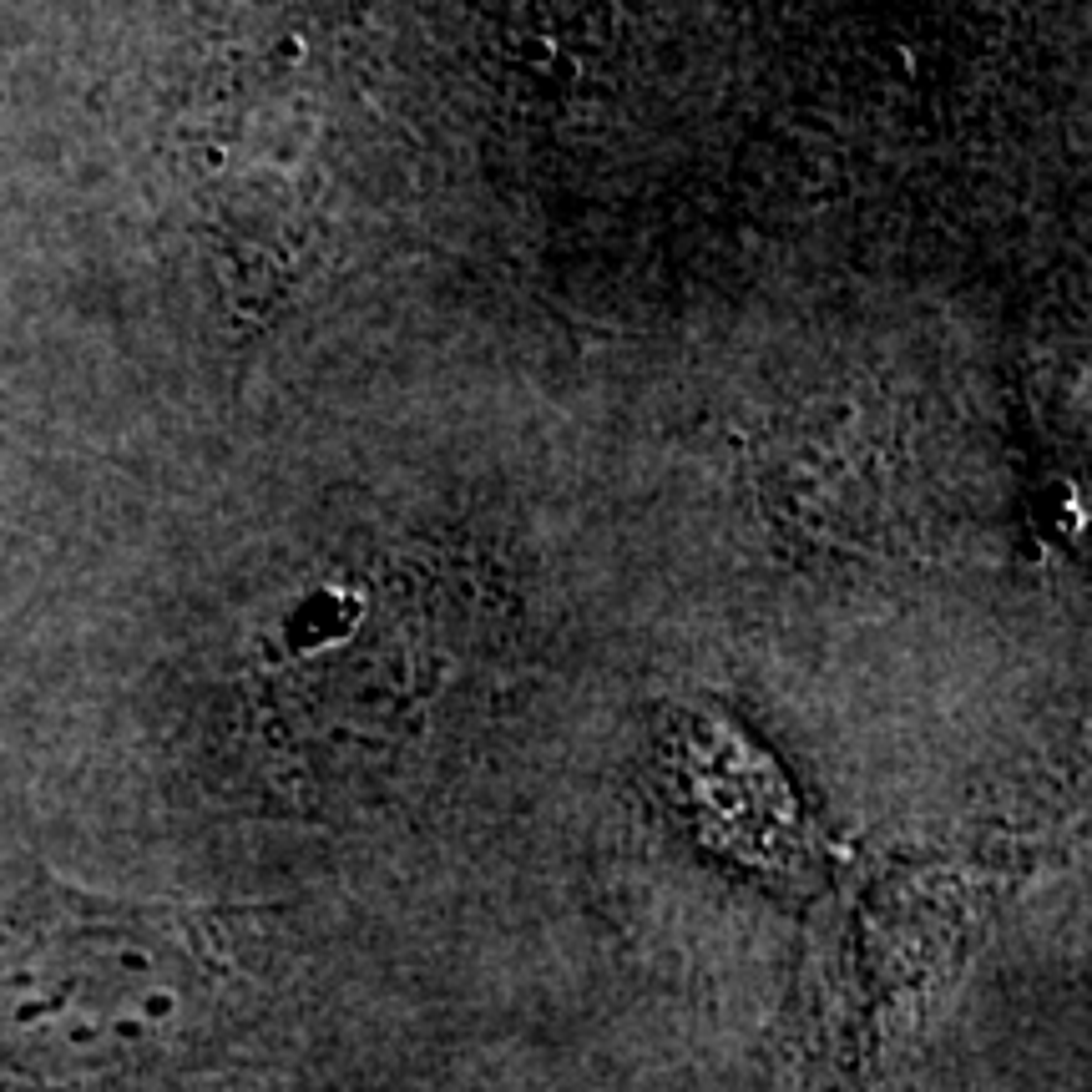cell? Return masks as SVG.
Listing matches in <instances>:
<instances>
[{"mask_svg":"<svg viewBox=\"0 0 1092 1092\" xmlns=\"http://www.w3.org/2000/svg\"><path fill=\"white\" fill-rule=\"evenodd\" d=\"M222 966L183 910L86 890L0 905V1082L97 1087L177 1057L218 1012Z\"/></svg>","mask_w":1092,"mask_h":1092,"instance_id":"6da1fadb","label":"cell"}]
</instances>
